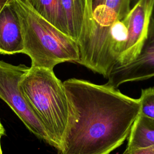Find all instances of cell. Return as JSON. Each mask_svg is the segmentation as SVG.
I'll list each match as a JSON object with an SVG mask.
<instances>
[{"instance_id": "obj_1", "label": "cell", "mask_w": 154, "mask_h": 154, "mask_svg": "<svg viewBox=\"0 0 154 154\" xmlns=\"http://www.w3.org/2000/svg\"><path fill=\"white\" fill-rule=\"evenodd\" d=\"M63 85L69 118L57 154H109L128 137L139 99L107 84L71 78Z\"/></svg>"}, {"instance_id": "obj_2", "label": "cell", "mask_w": 154, "mask_h": 154, "mask_svg": "<svg viewBox=\"0 0 154 154\" xmlns=\"http://www.w3.org/2000/svg\"><path fill=\"white\" fill-rule=\"evenodd\" d=\"M19 89L45 131L50 145L58 149L69 118V103L63 82L53 70L31 66L20 82Z\"/></svg>"}, {"instance_id": "obj_3", "label": "cell", "mask_w": 154, "mask_h": 154, "mask_svg": "<svg viewBox=\"0 0 154 154\" xmlns=\"http://www.w3.org/2000/svg\"><path fill=\"white\" fill-rule=\"evenodd\" d=\"M23 36L24 54L32 67L53 70L59 63H78L77 42L36 13L25 0H13Z\"/></svg>"}, {"instance_id": "obj_4", "label": "cell", "mask_w": 154, "mask_h": 154, "mask_svg": "<svg viewBox=\"0 0 154 154\" xmlns=\"http://www.w3.org/2000/svg\"><path fill=\"white\" fill-rule=\"evenodd\" d=\"M132 0H86L83 22L77 40L79 64L108 78L107 48L109 31L123 19Z\"/></svg>"}, {"instance_id": "obj_5", "label": "cell", "mask_w": 154, "mask_h": 154, "mask_svg": "<svg viewBox=\"0 0 154 154\" xmlns=\"http://www.w3.org/2000/svg\"><path fill=\"white\" fill-rule=\"evenodd\" d=\"M151 17L148 8L136 4L112 26L107 48L109 75L113 69L131 62L138 55L147 37Z\"/></svg>"}, {"instance_id": "obj_6", "label": "cell", "mask_w": 154, "mask_h": 154, "mask_svg": "<svg viewBox=\"0 0 154 154\" xmlns=\"http://www.w3.org/2000/svg\"><path fill=\"white\" fill-rule=\"evenodd\" d=\"M29 67L0 60V98L9 105L25 126L37 138L50 144L43 126L32 114L19 89V84Z\"/></svg>"}, {"instance_id": "obj_7", "label": "cell", "mask_w": 154, "mask_h": 154, "mask_svg": "<svg viewBox=\"0 0 154 154\" xmlns=\"http://www.w3.org/2000/svg\"><path fill=\"white\" fill-rule=\"evenodd\" d=\"M154 76V19L152 17L147 37L138 55L131 62L112 69L107 84L117 88L127 82L146 80Z\"/></svg>"}, {"instance_id": "obj_8", "label": "cell", "mask_w": 154, "mask_h": 154, "mask_svg": "<svg viewBox=\"0 0 154 154\" xmlns=\"http://www.w3.org/2000/svg\"><path fill=\"white\" fill-rule=\"evenodd\" d=\"M24 54L21 26L13 0L6 4L0 11V54Z\"/></svg>"}, {"instance_id": "obj_9", "label": "cell", "mask_w": 154, "mask_h": 154, "mask_svg": "<svg viewBox=\"0 0 154 154\" xmlns=\"http://www.w3.org/2000/svg\"><path fill=\"white\" fill-rule=\"evenodd\" d=\"M154 146V120L138 114L128 136L126 151L132 152Z\"/></svg>"}, {"instance_id": "obj_10", "label": "cell", "mask_w": 154, "mask_h": 154, "mask_svg": "<svg viewBox=\"0 0 154 154\" xmlns=\"http://www.w3.org/2000/svg\"><path fill=\"white\" fill-rule=\"evenodd\" d=\"M40 16L63 33L69 35L61 0H25Z\"/></svg>"}, {"instance_id": "obj_11", "label": "cell", "mask_w": 154, "mask_h": 154, "mask_svg": "<svg viewBox=\"0 0 154 154\" xmlns=\"http://www.w3.org/2000/svg\"><path fill=\"white\" fill-rule=\"evenodd\" d=\"M69 35L77 42L81 31L86 0H61Z\"/></svg>"}, {"instance_id": "obj_12", "label": "cell", "mask_w": 154, "mask_h": 154, "mask_svg": "<svg viewBox=\"0 0 154 154\" xmlns=\"http://www.w3.org/2000/svg\"><path fill=\"white\" fill-rule=\"evenodd\" d=\"M139 114L154 120V87L141 90Z\"/></svg>"}, {"instance_id": "obj_13", "label": "cell", "mask_w": 154, "mask_h": 154, "mask_svg": "<svg viewBox=\"0 0 154 154\" xmlns=\"http://www.w3.org/2000/svg\"><path fill=\"white\" fill-rule=\"evenodd\" d=\"M122 154H154V146L144 149L129 152L125 150Z\"/></svg>"}, {"instance_id": "obj_14", "label": "cell", "mask_w": 154, "mask_h": 154, "mask_svg": "<svg viewBox=\"0 0 154 154\" xmlns=\"http://www.w3.org/2000/svg\"><path fill=\"white\" fill-rule=\"evenodd\" d=\"M11 0H0V11L4 7V5L7 4Z\"/></svg>"}, {"instance_id": "obj_15", "label": "cell", "mask_w": 154, "mask_h": 154, "mask_svg": "<svg viewBox=\"0 0 154 154\" xmlns=\"http://www.w3.org/2000/svg\"><path fill=\"white\" fill-rule=\"evenodd\" d=\"M4 134H5V131H4V127L0 122V137H2V136H3Z\"/></svg>"}, {"instance_id": "obj_16", "label": "cell", "mask_w": 154, "mask_h": 154, "mask_svg": "<svg viewBox=\"0 0 154 154\" xmlns=\"http://www.w3.org/2000/svg\"><path fill=\"white\" fill-rule=\"evenodd\" d=\"M138 0H132V5ZM152 17L154 19V9H153V14H152Z\"/></svg>"}, {"instance_id": "obj_17", "label": "cell", "mask_w": 154, "mask_h": 154, "mask_svg": "<svg viewBox=\"0 0 154 154\" xmlns=\"http://www.w3.org/2000/svg\"><path fill=\"white\" fill-rule=\"evenodd\" d=\"M1 137H0V154H2V152L1 147Z\"/></svg>"}]
</instances>
